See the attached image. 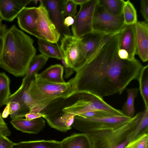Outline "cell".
<instances>
[{"label":"cell","mask_w":148,"mask_h":148,"mask_svg":"<svg viewBox=\"0 0 148 148\" xmlns=\"http://www.w3.org/2000/svg\"><path fill=\"white\" fill-rule=\"evenodd\" d=\"M125 25L123 14L113 15L98 3L93 16V31L106 34H114L121 31Z\"/></svg>","instance_id":"obj_8"},{"label":"cell","mask_w":148,"mask_h":148,"mask_svg":"<svg viewBox=\"0 0 148 148\" xmlns=\"http://www.w3.org/2000/svg\"><path fill=\"white\" fill-rule=\"evenodd\" d=\"M64 69L65 74L64 77L65 79L69 78L74 73V71L73 69L68 65L66 63L64 58L61 60Z\"/></svg>","instance_id":"obj_37"},{"label":"cell","mask_w":148,"mask_h":148,"mask_svg":"<svg viewBox=\"0 0 148 148\" xmlns=\"http://www.w3.org/2000/svg\"><path fill=\"white\" fill-rule=\"evenodd\" d=\"M42 1L52 21L61 35V38L64 35H71L69 28L66 27L64 24L65 18L62 14V10L63 0Z\"/></svg>","instance_id":"obj_12"},{"label":"cell","mask_w":148,"mask_h":148,"mask_svg":"<svg viewBox=\"0 0 148 148\" xmlns=\"http://www.w3.org/2000/svg\"><path fill=\"white\" fill-rule=\"evenodd\" d=\"M64 68L60 64L52 65L47 68L38 75L49 81L57 83H66L63 77Z\"/></svg>","instance_id":"obj_21"},{"label":"cell","mask_w":148,"mask_h":148,"mask_svg":"<svg viewBox=\"0 0 148 148\" xmlns=\"http://www.w3.org/2000/svg\"><path fill=\"white\" fill-rule=\"evenodd\" d=\"M59 108L43 115V118L51 127L58 131L66 132L71 128L74 115L65 112Z\"/></svg>","instance_id":"obj_13"},{"label":"cell","mask_w":148,"mask_h":148,"mask_svg":"<svg viewBox=\"0 0 148 148\" xmlns=\"http://www.w3.org/2000/svg\"><path fill=\"white\" fill-rule=\"evenodd\" d=\"M99 0H87L80 6L76 15L71 30L73 36L77 38L93 31L92 25L95 10Z\"/></svg>","instance_id":"obj_9"},{"label":"cell","mask_w":148,"mask_h":148,"mask_svg":"<svg viewBox=\"0 0 148 148\" xmlns=\"http://www.w3.org/2000/svg\"><path fill=\"white\" fill-rule=\"evenodd\" d=\"M10 80L4 72H0V108L6 105L8 98L11 95Z\"/></svg>","instance_id":"obj_28"},{"label":"cell","mask_w":148,"mask_h":148,"mask_svg":"<svg viewBox=\"0 0 148 148\" xmlns=\"http://www.w3.org/2000/svg\"><path fill=\"white\" fill-rule=\"evenodd\" d=\"M140 94L144 102L145 108L148 107V65L143 66L138 79Z\"/></svg>","instance_id":"obj_26"},{"label":"cell","mask_w":148,"mask_h":148,"mask_svg":"<svg viewBox=\"0 0 148 148\" xmlns=\"http://www.w3.org/2000/svg\"><path fill=\"white\" fill-rule=\"evenodd\" d=\"M118 54L119 57L121 59L128 60V54L127 51L123 49H119L118 52Z\"/></svg>","instance_id":"obj_41"},{"label":"cell","mask_w":148,"mask_h":148,"mask_svg":"<svg viewBox=\"0 0 148 148\" xmlns=\"http://www.w3.org/2000/svg\"><path fill=\"white\" fill-rule=\"evenodd\" d=\"M7 26L3 24L2 20L0 18V38H3L7 30Z\"/></svg>","instance_id":"obj_42"},{"label":"cell","mask_w":148,"mask_h":148,"mask_svg":"<svg viewBox=\"0 0 148 148\" xmlns=\"http://www.w3.org/2000/svg\"><path fill=\"white\" fill-rule=\"evenodd\" d=\"M3 38L0 67L15 77L24 76L36 53L33 40L14 25L7 29Z\"/></svg>","instance_id":"obj_2"},{"label":"cell","mask_w":148,"mask_h":148,"mask_svg":"<svg viewBox=\"0 0 148 148\" xmlns=\"http://www.w3.org/2000/svg\"><path fill=\"white\" fill-rule=\"evenodd\" d=\"M49 58L44 55L40 54L35 55L30 62L26 73L22 82L31 79L45 65Z\"/></svg>","instance_id":"obj_23"},{"label":"cell","mask_w":148,"mask_h":148,"mask_svg":"<svg viewBox=\"0 0 148 148\" xmlns=\"http://www.w3.org/2000/svg\"><path fill=\"white\" fill-rule=\"evenodd\" d=\"M73 1L77 5H79L81 6L86 2L87 0H73Z\"/></svg>","instance_id":"obj_44"},{"label":"cell","mask_w":148,"mask_h":148,"mask_svg":"<svg viewBox=\"0 0 148 148\" xmlns=\"http://www.w3.org/2000/svg\"><path fill=\"white\" fill-rule=\"evenodd\" d=\"M39 2L40 5L37 7L38 32L41 39L57 44L61 38V35L52 21L42 0H39Z\"/></svg>","instance_id":"obj_10"},{"label":"cell","mask_w":148,"mask_h":148,"mask_svg":"<svg viewBox=\"0 0 148 148\" xmlns=\"http://www.w3.org/2000/svg\"><path fill=\"white\" fill-rule=\"evenodd\" d=\"M14 144L7 136L0 134V148H14Z\"/></svg>","instance_id":"obj_34"},{"label":"cell","mask_w":148,"mask_h":148,"mask_svg":"<svg viewBox=\"0 0 148 148\" xmlns=\"http://www.w3.org/2000/svg\"><path fill=\"white\" fill-rule=\"evenodd\" d=\"M3 38H0V58L1 57L3 45Z\"/></svg>","instance_id":"obj_45"},{"label":"cell","mask_w":148,"mask_h":148,"mask_svg":"<svg viewBox=\"0 0 148 148\" xmlns=\"http://www.w3.org/2000/svg\"><path fill=\"white\" fill-rule=\"evenodd\" d=\"M31 0H0V18L12 22Z\"/></svg>","instance_id":"obj_15"},{"label":"cell","mask_w":148,"mask_h":148,"mask_svg":"<svg viewBox=\"0 0 148 148\" xmlns=\"http://www.w3.org/2000/svg\"><path fill=\"white\" fill-rule=\"evenodd\" d=\"M37 7H25L17 17V23L21 29L41 39L37 29Z\"/></svg>","instance_id":"obj_14"},{"label":"cell","mask_w":148,"mask_h":148,"mask_svg":"<svg viewBox=\"0 0 148 148\" xmlns=\"http://www.w3.org/2000/svg\"><path fill=\"white\" fill-rule=\"evenodd\" d=\"M139 90V89L135 88L127 89V98L121 110L125 116L131 118L135 116L134 101Z\"/></svg>","instance_id":"obj_25"},{"label":"cell","mask_w":148,"mask_h":148,"mask_svg":"<svg viewBox=\"0 0 148 148\" xmlns=\"http://www.w3.org/2000/svg\"><path fill=\"white\" fill-rule=\"evenodd\" d=\"M107 35L93 31L80 38L85 48V62L99 48Z\"/></svg>","instance_id":"obj_19"},{"label":"cell","mask_w":148,"mask_h":148,"mask_svg":"<svg viewBox=\"0 0 148 148\" xmlns=\"http://www.w3.org/2000/svg\"><path fill=\"white\" fill-rule=\"evenodd\" d=\"M123 14L125 25L135 24L138 21L136 11L133 4L129 0L125 1Z\"/></svg>","instance_id":"obj_29"},{"label":"cell","mask_w":148,"mask_h":148,"mask_svg":"<svg viewBox=\"0 0 148 148\" xmlns=\"http://www.w3.org/2000/svg\"><path fill=\"white\" fill-rule=\"evenodd\" d=\"M142 111L137 113L128 122L117 128L86 133L91 148H125L139 123Z\"/></svg>","instance_id":"obj_3"},{"label":"cell","mask_w":148,"mask_h":148,"mask_svg":"<svg viewBox=\"0 0 148 148\" xmlns=\"http://www.w3.org/2000/svg\"><path fill=\"white\" fill-rule=\"evenodd\" d=\"M43 115L41 113L29 112L25 115V119L28 120H31L38 118L43 117Z\"/></svg>","instance_id":"obj_38"},{"label":"cell","mask_w":148,"mask_h":148,"mask_svg":"<svg viewBox=\"0 0 148 148\" xmlns=\"http://www.w3.org/2000/svg\"><path fill=\"white\" fill-rule=\"evenodd\" d=\"M77 5L73 0H63L62 10L64 18L70 16L74 19L77 13Z\"/></svg>","instance_id":"obj_31"},{"label":"cell","mask_w":148,"mask_h":148,"mask_svg":"<svg viewBox=\"0 0 148 148\" xmlns=\"http://www.w3.org/2000/svg\"><path fill=\"white\" fill-rule=\"evenodd\" d=\"M29 79L22 82L19 88L15 92L11 95L7 100L6 104L12 102H17L20 104V108L16 118L25 117L30 109L36 105L28 89Z\"/></svg>","instance_id":"obj_11"},{"label":"cell","mask_w":148,"mask_h":148,"mask_svg":"<svg viewBox=\"0 0 148 148\" xmlns=\"http://www.w3.org/2000/svg\"><path fill=\"white\" fill-rule=\"evenodd\" d=\"M14 148H61V143L54 140L24 141L15 143Z\"/></svg>","instance_id":"obj_24"},{"label":"cell","mask_w":148,"mask_h":148,"mask_svg":"<svg viewBox=\"0 0 148 148\" xmlns=\"http://www.w3.org/2000/svg\"><path fill=\"white\" fill-rule=\"evenodd\" d=\"M38 39V49L41 54L48 58H55L60 60L64 58L63 53L58 45L43 39Z\"/></svg>","instance_id":"obj_22"},{"label":"cell","mask_w":148,"mask_h":148,"mask_svg":"<svg viewBox=\"0 0 148 148\" xmlns=\"http://www.w3.org/2000/svg\"><path fill=\"white\" fill-rule=\"evenodd\" d=\"M60 48L66 64L77 72L85 64L86 56L83 43L80 38L64 35L61 40Z\"/></svg>","instance_id":"obj_7"},{"label":"cell","mask_w":148,"mask_h":148,"mask_svg":"<svg viewBox=\"0 0 148 148\" xmlns=\"http://www.w3.org/2000/svg\"><path fill=\"white\" fill-rule=\"evenodd\" d=\"M148 107L145 108L140 119L132 136L131 141L136 139L143 134L148 133Z\"/></svg>","instance_id":"obj_30"},{"label":"cell","mask_w":148,"mask_h":148,"mask_svg":"<svg viewBox=\"0 0 148 148\" xmlns=\"http://www.w3.org/2000/svg\"><path fill=\"white\" fill-rule=\"evenodd\" d=\"M125 148H148V133H145L130 142Z\"/></svg>","instance_id":"obj_32"},{"label":"cell","mask_w":148,"mask_h":148,"mask_svg":"<svg viewBox=\"0 0 148 148\" xmlns=\"http://www.w3.org/2000/svg\"><path fill=\"white\" fill-rule=\"evenodd\" d=\"M10 123L18 130L23 133L33 134L38 133L45 126V121L42 117L31 120L17 118L12 119Z\"/></svg>","instance_id":"obj_18"},{"label":"cell","mask_w":148,"mask_h":148,"mask_svg":"<svg viewBox=\"0 0 148 148\" xmlns=\"http://www.w3.org/2000/svg\"><path fill=\"white\" fill-rule=\"evenodd\" d=\"M140 12L145 21L148 23V0L140 1Z\"/></svg>","instance_id":"obj_36"},{"label":"cell","mask_w":148,"mask_h":148,"mask_svg":"<svg viewBox=\"0 0 148 148\" xmlns=\"http://www.w3.org/2000/svg\"><path fill=\"white\" fill-rule=\"evenodd\" d=\"M34 75L29 81L28 89L37 104L47 106L60 99H66L74 94L69 82L57 83L44 79Z\"/></svg>","instance_id":"obj_4"},{"label":"cell","mask_w":148,"mask_h":148,"mask_svg":"<svg viewBox=\"0 0 148 148\" xmlns=\"http://www.w3.org/2000/svg\"><path fill=\"white\" fill-rule=\"evenodd\" d=\"M10 114V111L9 103L6 104V106L4 109L1 116L3 118H6Z\"/></svg>","instance_id":"obj_43"},{"label":"cell","mask_w":148,"mask_h":148,"mask_svg":"<svg viewBox=\"0 0 148 148\" xmlns=\"http://www.w3.org/2000/svg\"><path fill=\"white\" fill-rule=\"evenodd\" d=\"M86 118H97L114 116L109 113L100 110H95L87 112L78 115Z\"/></svg>","instance_id":"obj_33"},{"label":"cell","mask_w":148,"mask_h":148,"mask_svg":"<svg viewBox=\"0 0 148 148\" xmlns=\"http://www.w3.org/2000/svg\"><path fill=\"white\" fill-rule=\"evenodd\" d=\"M119 48L127 51L129 60H132L135 58L136 49L135 24H125L121 31Z\"/></svg>","instance_id":"obj_17"},{"label":"cell","mask_w":148,"mask_h":148,"mask_svg":"<svg viewBox=\"0 0 148 148\" xmlns=\"http://www.w3.org/2000/svg\"><path fill=\"white\" fill-rule=\"evenodd\" d=\"M77 99L73 103L62 108L64 112L75 116L87 112L100 110L109 113L114 116H125L121 111L108 104L99 97L92 93L81 92L75 93Z\"/></svg>","instance_id":"obj_5"},{"label":"cell","mask_w":148,"mask_h":148,"mask_svg":"<svg viewBox=\"0 0 148 148\" xmlns=\"http://www.w3.org/2000/svg\"><path fill=\"white\" fill-rule=\"evenodd\" d=\"M74 21V19L72 17L68 16L64 19V24L66 27L69 28V26L73 24Z\"/></svg>","instance_id":"obj_40"},{"label":"cell","mask_w":148,"mask_h":148,"mask_svg":"<svg viewBox=\"0 0 148 148\" xmlns=\"http://www.w3.org/2000/svg\"><path fill=\"white\" fill-rule=\"evenodd\" d=\"M125 1L123 0H99V3L109 13L116 16L123 14Z\"/></svg>","instance_id":"obj_27"},{"label":"cell","mask_w":148,"mask_h":148,"mask_svg":"<svg viewBox=\"0 0 148 148\" xmlns=\"http://www.w3.org/2000/svg\"><path fill=\"white\" fill-rule=\"evenodd\" d=\"M136 53L144 62L148 60V23L139 21L135 24Z\"/></svg>","instance_id":"obj_16"},{"label":"cell","mask_w":148,"mask_h":148,"mask_svg":"<svg viewBox=\"0 0 148 148\" xmlns=\"http://www.w3.org/2000/svg\"><path fill=\"white\" fill-rule=\"evenodd\" d=\"M0 134L6 136H10L11 134V131L6 125H0Z\"/></svg>","instance_id":"obj_39"},{"label":"cell","mask_w":148,"mask_h":148,"mask_svg":"<svg viewBox=\"0 0 148 148\" xmlns=\"http://www.w3.org/2000/svg\"><path fill=\"white\" fill-rule=\"evenodd\" d=\"M8 103L9 104L10 115L11 118L12 119L16 118L17 114L20 108V104L18 103L14 102H12Z\"/></svg>","instance_id":"obj_35"},{"label":"cell","mask_w":148,"mask_h":148,"mask_svg":"<svg viewBox=\"0 0 148 148\" xmlns=\"http://www.w3.org/2000/svg\"><path fill=\"white\" fill-rule=\"evenodd\" d=\"M61 148H91L90 141L86 133L75 134L61 141Z\"/></svg>","instance_id":"obj_20"},{"label":"cell","mask_w":148,"mask_h":148,"mask_svg":"<svg viewBox=\"0 0 148 148\" xmlns=\"http://www.w3.org/2000/svg\"><path fill=\"white\" fill-rule=\"evenodd\" d=\"M7 124L4 121L0 112V125H6Z\"/></svg>","instance_id":"obj_46"},{"label":"cell","mask_w":148,"mask_h":148,"mask_svg":"<svg viewBox=\"0 0 148 148\" xmlns=\"http://www.w3.org/2000/svg\"><path fill=\"white\" fill-rule=\"evenodd\" d=\"M132 118L126 116L90 118L75 115L72 126L76 130L87 133L117 128L127 123Z\"/></svg>","instance_id":"obj_6"},{"label":"cell","mask_w":148,"mask_h":148,"mask_svg":"<svg viewBox=\"0 0 148 148\" xmlns=\"http://www.w3.org/2000/svg\"><path fill=\"white\" fill-rule=\"evenodd\" d=\"M121 31L107 35L97 50L69 81L74 94L86 92L102 98L121 95L132 81L138 80L143 66L140 62L119 56Z\"/></svg>","instance_id":"obj_1"}]
</instances>
